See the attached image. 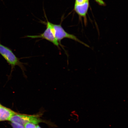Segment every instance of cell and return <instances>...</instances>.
I'll return each mask as SVG.
<instances>
[{
    "label": "cell",
    "mask_w": 128,
    "mask_h": 128,
    "mask_svg": "<svg viewBox=\"0 0 128 128\" xmlns=\"http://www.w3.org/2000/svg\"><path fill=\"white\" fill-rule=\"evenodd\" d=\"M9 121L10 122L18 123L24 126L28 122L37 124L40 123L44 122L41 119L38 115H28L17 113L12 116Z\"/></svg>",
    "instance_id": "cell-3"
},
{
    "label": "cell",
    "mask_w": 128,
    "mask_h": 128,
    "mask_svg": "<svg viewBox=\"0 0 128 128\" xmlns=\"http://www.w3.org/2000/svg\"><path fill=\"white\" fill-rule=\"evenodd\" d=\"M0 54L12 67L11 73L16 66H18L24 72L25 70L24 64L20 61V59L16 56L12 50L0 43Z\"/></svg>",
    "instance_id": "cell-1"
},
{
    "label": "cell",
    "mask_w": 128,
    "mask_h": 128,
    "mask_svg": "<svg viewBox=\"0 0 128 128\" xmlns=\"http://www.w3.org/2000/svg\"><path fill=\"white\" fill-rule=\"evenodd\" d=\"M88 1H89V0H76L75 5L82 4Z\"/></svg>",
    "instance_id": "cell-9"
},
{
    "label": "cell",
    "mask_w": 128,
    "mask_h": 128,
    "mask_svg": "<svg viewBox=\"0 0 128 128\" xmlns=\"http://www.w3.org/2000/svg\"><path fill=\"white\" fill-rule=\"evenodd\" d=\"M17 113L10 109L2 105L0 107V122L9 121L12 116Z\"/></svg>",
    "instance_id": "cell-5"
},
{
    "label": "cell",
    "mask_w": 128,
    "mask_h": 128,
    "mask_svg": "<svg viewBox=\"0 0 128 128\" xmlns=\"http://www.w3.org/2000/svg\"><path fill=\"white\" fill-rule=\"evenodd\" d=\"M36 128H41L39 125L36 126Z\"/></svg>",
    "instance_id": "cell-10"
},
{
    "label": "cell",
    "mask_w": 128,
    "mask_h": 128,
    "mask_svg": "<svg viewBox=\"0 0 128 128\" xmlns=\"http://www.w3.org/2000/svg\"><path fill=\"white\" fill-rule=\"evenodd\" d=\"M52 26L55 38L60 44H61L62 40L66 38L74 40L80 44H84L86 47H89L88 45L82 42L74 35L67 32L62 28L61 24H56L52 23Z\"/></svg>",
    "instance_id": "cell-2"
},
{
    "label": "cell",
    "mask_w": 128,
    "mask_h": 128,
    "mask_svg": "<svg viewBox=\"0 0 128 128\" xmlns=\"http://www.w3.org/2000/svg\"><path fill=\"white\" fill-rule=\"evenodd\" d=\"M11 126L12 128H25L23 125L16 122H11Z\"/></svg>",
    "instance_id": "cell-7"
},
{
    "label": "cell",
    "mask_w": 128,
    "mask_h": 128,
    "mask_svg": "<svg viewBox=\"0 0 128 128\" xmlns=\"http://www.w3.org/2000/svg\"><path fill=\"white\" fill-rule=\"evenodd\" d=\"M89 6V1L82 4L75 5L74 10L80 16L84 17L86 20V16L88 9Z\"/></svg>",
    "instance_id": "cell-6"
},
{
    "label": "cell",
    "mask_w": 128,
    "mask_h": 128,
    "mask_svg": "<svg viewBox=\"0 0 128 128\" xmlns=\"http://www.w3.org/2000/svg\"><path fill=\"white\" fill-rule=\"evenodd\" d=\"M24 126L25 128H36V124L32 123H26Z\"/></svg>",
    "instance_id": "cell-8"
},
{
    "label": "cell",
    "mask_w": 128,
    "mask_h": 128,
    "mask_svg": "<svg viewBox=\"0 0 128 128\" xmlns=\"http://www.w3.org/2000/svg\"><path fill=\"white\" fill-rule=\"evenodd\" d=\"M2 105L1 104H0V107L2 106Z\"/></svg>",
    "instance_id": "cell-11"
},
{
    "label": "cell",
    "mask_w": 128,
    "mask_h": 128,
    "mask_svg": "<svg viewBox=\"0 0 128 128\" xmlns=\"http://www.w3.org/2000/svg\"><path fill=\"white\" fill-rule=\"evenodd\" d=\"M46 17L47 20V23H46V28L44 32L40 35L36 36H28L26 37L32 39L41 38L46 39L52 43L54 45L59 48L60 44L55 38L53 29L52 26V23L48 20L46 16Z\"/></svg>",
    "instance_id": "cell-4"
}]
</instances>
